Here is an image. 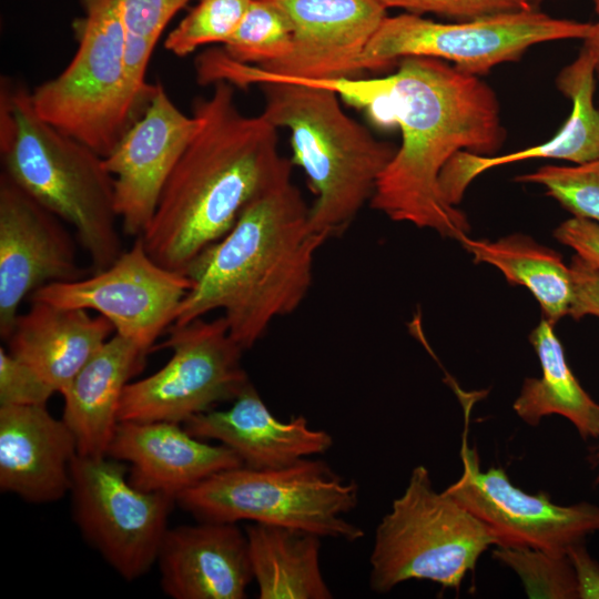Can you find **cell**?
Listing matches in <instances>:
<instances>
[{
    "instance_id": "1",
    "label": "cell",
    "mask_w": 599,
    "mask_h": 599,
    "mask_svg": "<svg viewBox=\"0 0 599 599\" xmlns=\"http://www.w3.org/2000/svg\"><path fill=\"white\" fill-rule=\"evenodd\" d=\"M378 124H397L402 143L378 177L370 206L443 237L467 235L469 222L445 200L439 176L456 153L490 155L504 144L495 91L444 60L407 57L384 77Z\"/></svg>"
},
{
    "instance_id": "2",
    "label": "cell",
    "mask_w": 599,
    "mask_h": 599,
    "mask_svg": "<svg viewBox=\"0 0 599 599\" xmlns=\"http://www.w3.org/2000/svg\"><path fill=\"white\" fill-rule=\"evenodd\" d=\"M308 207L292 173L253 197L232 229L187 266L193 286L171 326L220 309L245 351L275 318L295 312L311 288L315 254L328 240L312 230Z\"/></svg>"
},
{
    "instance_id": "3",
    "label": "cell",
    "mask_w": 599,
    "mask_h": 599,
    "mask_svg": "<svg viewBox=\"0 0 599 599\" xmlns=\"http://www.w3.org/2000/svg\"><path fill=\"white\" fill-rule=\"evenodd\" d=\"M211 85L212 93L193 103L201 128L142 234L156 263L184 274L203 250L232 229L253 197L292 173V161L278 152L277 128L262 113L243 114L231 83Z\"/></svg>"
},
{
    "instance_id": "4",
    "label": "cell",
    "mask_w": 599,
    "mask_h": 599,
    "mask_svg": "<svg viewBox=\"0 0 599 599\" xmlns=\"http://www.w3.org/2000/svg\"><path fill=\"white\" fill-rule=\"evenodd\" d=\"M0 155L13 182L74 229L91 273L121 255L114 179L104 159L41 119L31 91L9 78L0 84Z\"/></svg>"
},
{
    "instance_id": "5",
    "label": "cell",
    "mask_w": 599,
    "mask_h": 599,
    "mask_svg": "<svg viewBox=\"0 0 599 599\" xmlns=\"http://www.w3.org/2000/svg\"><path fill=\"white\" fill-rule=\"evenodd\" d=\"M257 85L262 114L290 131L292 163L304 171L314 194L312 230L328 238L342 235L370 202L397 148L349 116L329 89L278 80Z\"/></svg>"
},
{
    "instance_id": "6",
    "label": "cell",
    "mask_w": 599,
    "mask_h": 599,
    "mask_svg": "<svg viewBox=\"0 0 599 599\" xmlns=\"http://www.w3.org/2000/svg\"><path fill=\"white\" fill-rule=\"evenodd\" d=\"M81 3L75 54L57 77L31 91V100L41 119L105 158L151 98L139 95L128 77L120 0Z\"/></svg>"
},
{
    "instance_id": "7",
    "label": "cell",
    "mask_w": 599,
    "mask_h": 599,
    "mask_svg": "<svg viewBox=\"0 0 599 599\" xmlns=\"http://www.w3.org/2000/svg\"><path fill=\"white\" fill-rule=\"evenodd\" d=\"M358 485L325 461L303 458L275 468L222 470L176 497L201 521L246 520L356 541L364 536L344 516L358 504Z\"/></svg>"
},
{
    "instance_id": "8",
    "label": "cell",
    "mask_w": 599,
    "mask_h": 599,
    "mask_svg": "<svg viewBox=\"0 0 599 599\" xmlns=\"http://www.w3.org/2000/svg\"><path fill=\"white\" fill-rule=\"evenodd\" d=\"M496 538L445 490L437 493L427 468L415 467L404 493L375 531L369 587L385 593L410 580L458 589Z\"/></svg>"
},
{
    "instance_id": "9",
    "label": "cell",
    "mask_w": 599,
    "mask_h": 599,
    "mask_svg": "<svg viewBox=\"0 0 599 599\" xmlns=\"http://www.w3.org/2000/svg\"><path fill=\"white\" fill-rule=\"evenodd\" d=\"M592 23L559 19L536 9L441 23L415 13L386 17L359 61V70L382 69L407 57L453 62L481 75L494 67L518 60L530 47L557 40H585Z\"/></svg>"
},
{
    "instance_id": "10",
    "label": "cell",
    "mask_w": 599,
    "mask_h": 599,
    "mask_svg": "<svg viewBox=\"0 0 599 599\" xmlns=\"http://www.w3.org/2000/svg\"><path fill=\"white\" fill-rule=\"evenodd\" d=\"M293 26L287 55L264 67L238 63L222 50L196 61L201 84L242 88L268 80L355 78L369 40L387 17L378 0H277Z\"/></svg>"
},
{
    "instance_id": "11",
    "label": "cell",
    "mask_w": 599,
    "mask_h": 599,
    "mask_svg": "<svg viewBox=\"0 0 599 599\" xmlns=\"http://www.w3.org/2000/svg\"><path fill=\"white\" fill-rule=\"evenodd\" d=\"M166 333L152 352L169 348L172 356L155 373L125 386L119 422L184 424L235 399L251 383L241 362L244 349L230 335L223 316L170 326Z\"/></svg>"
},
{
    "instance_id": "12",
    "label": "cell",
    "mask_w": 599,
    "mask_h": 599,
    "mask_svg": "<svg viewBox=\"0 0 599 599\" xmlns=\"http://www.w3.org/2000/svg\"><path fill=\"white\" fill-rule=\"evenodd\" d=\"M128 465L108 455H78L71 467L72 514L83 538L126 581L156 562L174 496L129 480Z\"/></svg>"
},
{
    "instance_id": "13",
    "label": "cell",
    "mask_w": 599,
    "mask_h": 599,
    "mask_svg": "<svg viewBox=\"0 0 599 599\" xmlns=\"http://www.w3.org/2000/svg\"><path fill=\"white\" fill-rule=\"evenodd\" d=\"M192 286L186 274L156 263L140 235L108 268L77 281L44 285L29 300L93 309L111 322L116 334L149 354L173 324Z\"/></svg>"
},
{
    "instance_id": "14",
    "label": "cell",
    "mask_w": 599,
    "mask_h": 599,
    "mask_svg": "<svg viewBox=\"0 0 599 599\" xmlns=\"http://www.w3.org/2000/svg\"><path fill=\"white\" fill-rule=\"evenodd\" d=\"M460 457L463 475L445 493L490 529L498 547L565 556L599 529L595 505L559 506L542 493L531 495L514 486L499 467L481 471L476 450L467 445L466 428Z\"/></svg>"
},
{
    "instance_id": "15",
    "label": "cell",
    "mask_w": 599,
    "mask_h": 599,
    "mask_svg": "<svg viewBox=\"0 0 599 599\" xmlns=\"http://www.w3.org/2000/svg\"><path fill=\"white\" fill-rule=\"evenodd\" d=\"M63 221L3 171L0 174V335L6 341L18 309L35 290L88 276Z\"/></svg>"
},
{
    "instance_id": "16",
    "label": "cell",
    "mask_w": 599,
    "mask_h": 599,
    "mask_svg": "<svg viewBox=\"0 0 599 599\" xmlns=\"http://www.w3.org/2000/svg\"><path fill=\"white\" fill-rule=\"evenodd\" d=\"M156 83L143 114L104 159L114 179L115 207L123 232L140 236L155 213L162 191L182 154L201 128Z\"/></svg>"
},
{
    "instance_id": "17",
    "label": "cell",
    "mask_w": 599,
    "mask_h": 599,
    "mask_svg": "<svg viewBox=\"0 0 599 599\" xmlns=\"http://www.w3.org/2000/svg\"><path fill=\"white\" fill-rule=\"evenodd\" d=\"M156 562L173 599H243L254 580L246 534L234 522L169 528Z\"/></svg>"
},
{
    "instance_id": "18",
    "label": "cell",
    "mask_w": 599,
    "mask_h": 599,
    "mask_svg": "<svg viewBox=\"0 0 599 599\" xmlns=\"http://www.w3.org/2000/svg\"><path fill=\"white\" fill-rule=\"evenodd\" d=\"M106 455L128 465L131 484L175 498L212 475L243 465L222 444H209L172 422H119Z\"/></svg>"
},
{
    "instance_id": "19",
    "label": "cell",
    "mask_w": 599,
    "mask_h": 599,
    "mask_svg": "<svg viewBox=\"0 0 599 599\" xmlns=\"http://www.w3.org/2000/svg\"><path fill=\"white\" fill-rule=\"evenodd\" d=\"M75 438L45 406H0V489L33 504L61 499L71 488Z\"/></svg>"
},
{
    "instance_id": "20",
    "label": "cell",
    "mask_w": 599,
    "mask_h": 599,
    "mask_svg": "<svg viewBox=\"0 0 599 599\" xmlns=\"http://www.w3.org/2000/svg\"><path fill=\"white\" fill-rule=\"evenodd\" d=\"M194 437L215 440L232 449L244 466L275 468L324 454L332 436L311 428L300 415L287 422L277 419L250 383L226 409H210L183 424Z\"/></svg>"
},
{
    "instance_id": "21",
    "label": "cell",
    "mask_w": 599,
    "mask_h": 599,
    "mask_svg": "<svg viewBox=\"0 0 599 599\" xmlns=\"http://www.w3.org/2000/svg\"><path fill=\"white\" fill-rule=\"evenodd\" d=\"M596 60L582 47L575 61L557 77V88L571 100L569 118L550 140L517 152L486 156L467 151L456 153L444 166L439 185L445 200L456 206L471 181L499 165L530 160L557 159L583 164L599 159V109L595 106Z\"/></svg>"
},
{
    "instance_id": "22",
    "label": "cell",
    "mask_w": 599,
    "mask_h": 599,
    "mask_svg": "<svg viewBox=\"0 0 599 599\" xmlns=\"http://www.w3.org/2000/svg\"><path fill=\"white\" fill-rule=\"evenodd\" d=\"M114 334V326L100 314L31 301L6 341L12 356L61 393Z\"/></svg>"
},
{
    "instance_id": "23",
    "label": "cell",
    "mask_w": 599,
    "mask_h": 599,
    "mask_svg": "<svg viewBox=\"0 0 599 599\" xmlns=\"http://www.w3.org/2000/svg\"><path fill=\"white\" fill-rule=\"evenodd\" d=\"M146 355L115 333L60 393L64 402L62 419L75 438L80 456L106 455L119 424L123 390L143 367Z\"/></svg>"
},
{
    "instance_id": "24",
    "label": "cell",
    "mask_w": 599,
    "mask_h": 599,
    "mask_svg": "<svg viewBox=\"0 0 599 599\" xmlns=\"http://www.w3.org/2000/svg\"><path fill=\"white\" fill-rule=\"evenodd\" d=\"M260 599H331L319 565L321 537L303 530L245 526Z\"/></svg>"
},
{
    "instance_id": "25",
    "label": "cell",
    "mask_w": 599,
    "mask_h": 599,
    "mask_svg": "<svg viewBox=\"0 0 599 599\" xmlns=\"http://www.w3.org/2000/svg\"><path fill=\"white\" fill-rule=\"evenodd\" d=\"M552 324L542 318L530 334L540 362V378H526L514 403L516 414L530 426L547 415L568 418L583 438L599 437V404L572 374Z\"/></svg>"
},
{
    "instance_id": "26",
    "label": "cell",
    "mask_w": 599,
    "mask_h": 599,
    "mask_svg": "<svg viewBox=\"0 0 599 599\" xmlns=\"http://www.w3.org/2000/svg\"><path fill=\"white\" fill-rule=\"evenodd\" d=\"M458 241L476 263L490 264L508 283L525 286L549 323L555 325L568 315L572 297L571 275L560 254L522 235L495 242L463 235Z\"/></svg>"
},
{
    "instance_id": "27",
    "label": "cell",
    "mask_w": 599,
    "mask_h": 599,
    "mask_svg": "<svg viewBox=\"0 0 599 599\" xmlns=\"http://www.w3.org/2000/svg\"><path fill=\"white\" fill-rule=\"evenodd\" d=\"M292 40V22L277 0H252L222 51L238 63L264 67L287 55Z\"/></svg>"
},
{
    "instance_id": "28",
    "label": "cell",
    "mask_w": 599,
    "mask_h": 599,
    "mask_svg": "<svg viewBox=\"0 0 599 599\" xmlns=\"http://www.w3.org/2000/svg\"><path fill=\"white\" fill-rule=\"evenodd\" d=\"M191 0H120L125 29V67L134 91L150 99L155 84L146 81L152 52L171 19Z\"/></svg>"
},
{
    "instance_id": "29",
    "label": "cell",
    "mask_w": 599,
    "mask_h": 599,
    "mask_svg": "<svg viewBox=\"0 0 599 599\" xmlns=\"http://www.w3.org/2000/svg\"><path fill=\"white\" fill-rule=\"evenodd\" d=\"M252 0H200L171 31L164 48L186 57L211 43H226L240 26Z\"/></svg>"
},
{
    "instance_id": "30",
    "label": "cell",
    "mask_w": 599,
    "mask_h": 599,
    "mask_svg": "<svg viewBox=\"0 0 599 599\" xmlns=\"http://www.w3.org/2000/svg\"><path fill=\"white\" fill-rule=\"evenodd\" d=\"M515 180L542 185L573 216L599 223V159L575 166L545 165Z\"/></svg>"
},
{
    "instance_id": "31",
    "label": "cell",
    "mask_w": 599,
    "mask_h": 599,
    "mask_svg": "<svg viewBox=\"0 0 599 599\" xmlns=\"http://www.w3.org/2000/svg\"><path fill=\"white\" fill-rule=\"evenodd\" d=\"M495 557L515 569L530 597L578 598L569 555L552 556L528 548H502Z\"/></svg>"
},
{
    "instance_id": "32",
    "label": "cell",
    "mask_w": 599,
    "mask_h": 599,
    "mask_svg": "<svg viewBox=\"0 0 599 599\" xmlns=\"http://www.w3.org/2000/svg\"><path fill=\"white\" fill-rule=\"evenodd\" d=\"M54 393L33 368L0 347V406H45Z\"/></svg>"
},
{
    "instance_id": "33",
    "label": "cell",
    "mask_w": 599,
    "mask_h": 599,
    "mask_svg": "<svg viewBox=\"0 0 599 599\" xmlns=\"http://www.w3.org/2000/svg\"><path fill=\"white\" fill-rule=\"evenodd\" d=\"M386 9L435 13L463 21L536 9L530 0H378Z\"/></svg>"
},
{
    "instance_id": "34",
    "label": "cell",
    "mask_w": 599,
    "mask_h": 599,
    "mask_svg": "<svg viewBox=\"0 0 599 599\" xmlns=\"http://www.w3.org/2000/svg\"><path fill=\"white\" fill-rule=\"evenodd\" d=\"M572 297L568 315L579 319L599 317V270L575 255L570 262Z\"/></svg>"
},
{
    "instance_id": "35",
    "label": "cell",
    "mask_w": 599,
    "mask_h": 599,
    "mask_svg": "<svg viewBox=\"0 0 599 599\" xmlns=\"http://www.w3.org/2000/svg\"><path fill=\"white\" fill-rule=\"evenodd\" d=\"M555 237L599 270V223L573 216L555 230Z\"/></svg>"
},
{
    "instance_id": "36",
    "label": "cell",
    "mask_w": 599,
    "mask_h": 599,
    "mask_svg": "<svg viewBox=\"0 0 599 599\" xmlns=\"http://www.w3.org/2000/svg\"><path fill=\"white\" fill-rule=\"evenodd\" d=\"M577 579L578 598L599 599V566L580 544L568 551Z\"/></svg>"
},
{
    "instance_id": "37",
    "label": "cell",
    "mask_w": 599,
    "mask_h": 599,
    "mask_svg": "<svg viewBox=\"0 0 599 599\" xmlns=\"http://www.w3.org/2000/svg\"><path fill=\"white\" fill-rule=\"evenodd\" d=\"M595 57L596 74L599 78V22L592 23L589 35L583 40V45Z\"/></svg>"
},
{
    "instance_id": "38",
    "label": "cell",
    "mask_w": 599,
    "mask_h": 599,
    "mask_svg": "<svg viewBox=\"0 0 599 599\" xmlns=\"http://www.w3.org/2000/svg\"><path fill=\"white\" fill-rule=\"evenodd\" d=\"M593 3V8L596 13L599 16V0H591Z\"/></svg>"
},
{
    "instance_id": "39",
    "label": "cell",
    "mask_w": 599,
    "mask_h": 599,
    "mask_svg": "<svg viewBox=\"0 0 599 599\" xmlns=\"http://www.w3.org/2000/svg\"><path fill=\"white\" fill-rule=\"evenodd\" d=\"M545 0H530L531 4L536 8L537 4H539L540 2H542Z\"/></svg>"
}]
</instances>
